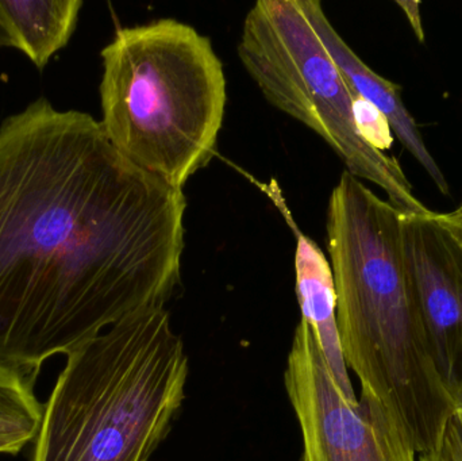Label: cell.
<instances>
[{
	"label": "cell",
	"instance_id": "cell-1",
	"mask_svg": "<svg viewBox=\"0 0 462 461\" xmlns=\"http://www.w3.org/2000/svg\"><path fill=\"white\" fill-rule=\"evenodd\" d=\"M183 189L122 156L100 122L45 97L0 124V363L41 365L180 284Z\"/></svg>",
	"mask_w": 462,
	"mask_h": 461
},
{
	"label": "cell",
	"instance_id": "cell-8",
	"mask_svg": "<svg viewBox=\"0 0 462 461\" xmlns=\"http://www.w3.org/2000/svg\"><path fill=\"white\" fill-rule=\"evenodd\" d=\"M301 7L353 91L382 114L403 148L430 176L437 189L445 197H449V181L426 146L420 124L404 105L402 87L374 72L356 54L346 41L334 29L319 0H301Z\"/></svg>",
	"mask_w": 462,
	"mask_h": 461
},
{
	"label": "cell",
	"instance_id": "cell-10",
	"mask_svg": "<svg viewBox=\"0 0 462 461\" xmlns=\"http://www.w3.org/2000/svg\"><path fill=\"white\" fill-rule=\"evenodd\" d=\"M81 7V0H0V27L11 48L43 69L69 42Z\"/></svg>",
	"mask_w": 462,
	"mask_h": 461
},
{
	"label": "cell",
	"instance_id": "cell-5",
	"mask_svg": "<svg viewBox=\"0 0 462 461\" xmlns=\"http://www.w3.org/2000/svg\"><path fill=\"white\" fill-rule=\"evenodd\" d=\"M238 57L277 110L319 135L347 172L376 184L404 214L431 213L395 157L372 145L357 124L353 91L307 18L301 0H258L245 16Z\"/></svg>",
	"mask_w": 462,
	"mask_h": 461
},
{
	"label": "cell",
	"instance_id": "cell-3",
	"mask_svg": "<svg viewBox=\"0 0 462 461\" xmlns=\"http://www.w3.org/2000/svg\"><path fill=\"white\" fill-rule=\"evenodd\" d=\"M187 379L189 357L165 308L116 322L67 355L32 461H151Z\"/></svg>",
	"mask_w": 462,
	"mask_h": 461
},
{
	"label": "cell",
	"instance_id": "cell-4",
	"mask_svg": "<svg viewBox=\"0 0 462 461\" xmlns=\"http://www.w3.org/2000/svg\"><path fill=\"white\" fill-rule=\"evenodd\" d=\"M100 56L103 132L135 167L183 189L224 124L226 78L210 38L157 19L116 30Z\"/></svg>",
	"mask_w": 462,
	"mask_h": 461
},
{
	"label": "cell",
	"instance_id": "cell-13",
	"mask_svg": "<svg viewBox=\"0 0 462 461\" xmlns=\"http://www.w3.org/2000/svg\"><path fill=\"white\" fill-rule=\"evenodd\" d=\"M396 5L403 10L404 15L411 24L412 32L417 35L420 42H425V29H423L422 16H420V2L411 0H396Z\"/></svg>",
	"mask_w": 462,
	"mask_h": 461
},
{
	"label": "cell",
	"instance_id": "cell-7",
	"mask_svg": "<svg viewBox=\"0 0 462 461\" xmlns=\"http://www.w3.org/2000/svg\"><path fill=\"white\" fill-rule=\"evenodd\" d=\"M402 241L439 376L462 403V243L439 213L402 214Z\"/></svg>",
	"mask_w": 462,
	"mask_h": 461
},
{
	"label": "cell",
	"instance_id": "cell-11",
	"mask_svg": "<svg viewBox=\"0 0 462 461\" xmlns=\"http://www.w3.org/2000/svg\"><path fill=\"white\" fill-rule=\"evenodd\" d=\"M42 416L32 382L15 368L0 363V433L30 443L40 433Z\"/></svg>",
	"mask_w": 462,
	"mask_h": 461
},
{
	"label": "cell",
	"instance_id": "cell-14",
	"mask_svg": "<svg viewBox=\"0 0 462 461\" xmlns=\"http://www.w3.org/2000/svg\"><path fill=\"white\" fill-rule=\"evenodd\" d=\"M439 218L462 243V203L452 213L439 214Z\"/></svg>",
	"mask_w": 462,
	"mask_h": 461
},
{
	"label": "cell",
	"instance_id": "cell-6",
	"mask_svg": "<svg viewBox=\"0 0 462 461\" xmlns=\"http://www.w3.org/2000/svg\"><path fill=\"white\" fill-rule=\"evenodd\" d=\"M300 425L301 461H417V452L376 403L345 397L311 327L301 319L284 373Z\"/></svg>",
	"mask_w": 462,
	"mask_h": 461
},
{
	"label": "cell",
	"instance_id": "cell-16",
	"mask_svg": "<svg viewBox=\"0 0 462 461\" xmlns=\"http://www.w3.org/2000/svg\"><path fill=\"white\" fill-rule=\"evenodd\" d=\"M10 40H8V37L7 35H5V32H3L2 27H0V48H10Z\"/></svg>",
	"mask_w": 462,
	"mask_h": 461
},
{
	"label": "cell",
	"instance_id": "cell-2",
	"mask_svg": "<svg viewBox=\"0 0 462 461\" xmlns=\"http://www.w3.org/2000/svg\"><path fill=\"white\" fill-rule=\"evenodd\" d=\"M402 214L345 171L328 199L326 243L347 368L361 398L380 406L420 455L436 448L456 403L423 325Z\"/></svg>",
	"mask_w": 462,
	"mask_h": 461
},
{
	"label": "cell",
	"instance_id": "cell-12",
	"mask_svg": "<svg viewBox=\"0 0 462 461\" xmlns=\"http://www.w3.org/2000/svg\"><path fill=\"white\" fill-rule=\"evenodd\" d=\"M420 461H462V403L456 406L436 448L420 454Z\"/></svg>",
	"mask_w": 462,
	"mask_h": 461
},
{
	"label": "cell",
	"instance_id": "cell-15",
	"mask_svg": "<svg viewBox=\"0 0 462 461\" xmlns=\"http://www.w3.org/2000/svg\"><path fill=\"white\" fill-rule=\"evenodd\" d=\"M29 441L18 436L3 435L0 433V454L15 455L24 448Z\"/></svg>",
	"mask_w": 462,
	"mask_h": 461
},
{
	"label": "cell",
	"instance_id": "cell-9",
	"mask_svg": "<svg viewBox=\"0 0 462 461\" xmlns=\"http://www.w3.org/2000/svg\"><path fill=\"white\" fill-rule=\"evenodd\" d=\"M258 184L282 211L296 237V297L300 306L301 319L311 327L339 389L350 402L357 405L337 325V295L330 263L322 249L299 229L276 181Z\"/></svg>",
	"mask_w": 462,
	"mask_h": 461
}]
</instances>
